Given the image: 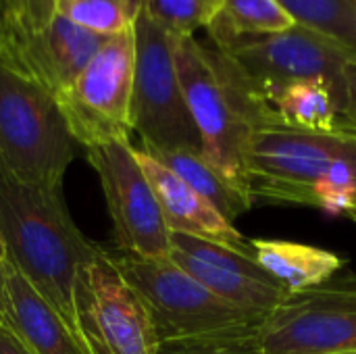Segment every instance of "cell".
<instances>
[{
	"label": "cell",
	"instance_id": "30bf717a",
	"mask_svg": "<svg viewBox=\"0 0 356 354\" xmlns=\"http://www.w3.org/2000/svg\"><path fill=\"white\" fill-rule=\"evenodd\" d=\"M265 354H355L356 284L290 294L259 325Z\"/></svg>",
	"mask_w": 356,
	"mask_h": 354
},
{
	"label": "cell",
	"instance_id": "d4e9b609",
	"mask_svg": "<svg viewBox=\"0 0 356 354\" xmlns=\"http://www.w3.org/2000/svg\"><path fill=\"white\" fill-rule=\"evenodd\" d=\"M342 129L356 134V61H348L344 69V102H342Z\"/></svg>",
	"mask_w": 356,
	"mask_h": 354
},
{
	"label": "cell",
	"instance_id": "4dcf8cb0",
	"mask_svg": "<svg viewBox=\"0 0 356 354\" xmlns=\"http://www.w3.org/2000/svg\"><path fill=\"white\" fill-rule=\"evenodd\" d=\"M355 354H356V353H355Z\"/></svg>",
	"mask_w": 356,
	"mask_h": 354
},
{
	"label": "cell",
	"instance_id": "7a4b0ae2",
	"mask_svg": "<svg viewBox=\"0 0 356 354\" xmlns=\"http://www.w3.org/2000/svg\"><path fill=\"white\" fill-rule=\"evenodd\" d=\"M0 238L6 261L79 336L75 284L98 246L73 223L63 190L23 184L0 167Z\"/></svg>",
	"mask_w": 356,
	"mask_h": 354
},
{
	"label": "cell",
	"instance_id": "f1b7e54d",
	"mask_svg": "<svg viewBox=\"0 0 356 354\" xmlns=\"http://www.w3.org/2000/svg\"><path fill=\"white\" fill-rule=\"evenodd\" d=\"M0 259H6V255H4V244H2V238H0Z\"/></svg>",
	"mask_w": 356,
	"mask_h": 354
},
{
	"label": "cell",
	"instance_id": "44dd1931",
	"mask_svg": "<svg viewBox=\"0 0 356 354\" xmlns=\"http://www.w3.org/2000/svg\"><path fill=\"white\" fill-rule=\"evenodd\" d=\"M144 0H58L56 15L96 35L111 38L131 31Z\"/></svg>",
	"mask_w": 356,
	"mask_h": 354
},
{
	"label": "cell",
	"instance_id": "4fadbf2b",
	"mask_svg": "<svg viewBox=\"0 0 356 354\" xmlns=\"http://www.w3.org/2000/svg\"><path fill=\"white\" fill-rule=\"evenodd\" d=\"M171 261L215 296L246 311L269 315L292 294L252 252L188 234H171Z\"/></svg>",
	"mask_w": 356,
	"mask_h": 354
},
{
	"label": "cell",
	"instance_id": "ffe728a7",
	"mask_svg": "<svg viewBox=\"0 0 356 354\" xmlns=\"http://www.w3.org/2000/svg\"><path fill=\"white\" fill-rule=\"evenodd\" d=\"M296 25L313 29L356 61V4L355 0H277Z\"/></svg>",
	"mask_w": 356,
	"mask_h": 354
},
{
	"label": "cell",
	"instance_id": "d6986e66",
	"mask_svg": "<svg viewBox=\"0 0 356 354\" xmlns=\"http://www.w3.org/2000/svg\"><path fill=\"white\" fill-rule=\"evenodd\" d=\"M150 156L171 169L179 179H184L190 188H194L200 196H204L227 221H236L240 215L252 209L254 200L240 190H236L207 159L202 152L192 150H154L144 148Z\"/></svg>",
	"mask_w": 356,
	"mask_h": 354
},
{
	"label": "cell",
	"instance_id": "484cf974",
	"mask_svg": "<svg viewBox=\"0 0 356 354\" xmlns=\"http://www.w3.org/2000/svg\"><path fill=\"white\" fill-rule=\"evenodd\" d=\"M0 354H33L25 342L8 328V325H0Z\"/></svg>",
	"mask_w": 356,
	"mask_h": 354
},
{
	"label": "cell",
	"instance_id": "83f0119b",
	"mask_svg": "<svg viewBox=\"0 0 356 354\" xmlns=\"http://www.w3.org/2000/svg\"><path fill=\"white\" fill-rule=\"evenodd\" d=\"M346 215H348V217H350V219L356 223V198H355V202H353V207H350V211H348Z\"/></svg>",
	"mask_w": 356,
	"mask_h": 354
},
{
	"label": "cell",
	"instance_id": "5b68a950",
	"mask_svg": "<svg viewBox=\"0 0 356 354\" xmlns=\"http://www.w3.org/2000/svg\"><path fill=\"white\" fill-rule=\"evenodd\" d=\"M115 263L144 300L161 342L250 330L267 317L215 296L171 257L146 259L123 252Z\"/></svg>",
	"mask_w": 356,
	"mask_h": 354
},
{
	"label": "cell",
	"instance_id": "e0dca14e",
	"mask_svg": "<svg viewBox=\"0 0 356 354\" xmlns=\"http://www.w3.org/2000/svg\"><path fill=\"white\" fill-rule=\"evenodd\" d=\"M294 25V19L277 0H223L209 33L217 50L232 52L250 40L288 31Z\"/></svg>",
	"mask_w": 356,
	"mask_h": 354
},
{
	"label": "cell",
	"instance_id": "ac0fdd59",
	"mask_svg": "<svg viewBox=\"0 0 356 354\" xmlns=\"http://www.w3.org/2000/svg\"><path fill=\"white\" fill-rule=\"evenodd\" d=\"M280 125L302 131L342 129V104L325 81H296L267 98Z\"/></svg>",
	"mask_w": 356,
	"mask_h": 354
},
{
	"label": "cell",
	"instance_id": "4316f807",
	"mask_svg": "<svg viewBox=\"0 0 356 354\" xmlns=\"http://www.w3.org/2000/svg\"><path fill=\"white\" fill-rule=\"evenodd\" d=\"M8 323V290H6V259H0V325Z\"/></svg>",
	"mask_w": 356,
	"mask_h": 354
},
{
	"label": "cell",
	"instance_id": "ba28073f",
	"mask_svg": "<svg viewBox=\"0 0 356 354\" xmlns=\"http://www.w3.org/2000/svg\"><path fill=\"white\" fill-rule=\"evenodd\" d=\"M75 317L90 354H159L161 340L144 300L100 246L79 271Z\"/></svg>",
	"mask_w": 356,
	"mask_h": 354
},
{
	"label": "cell",
	"instance_id": "9c48e42d",
	"mask_svg": "<svg viewBox=\"0 0 356 354\" xmlns=\"http://www.w3.org/2000/svg\"><path fill=\"white\" fill-rule=\"evenodd\" d=\"M86 156L100 179L121 250L146 259L171 257V232L131 142L98 144L86 148Z\"/></svg>",
	"mask_w": 356,
	"mask_h": 354
},
{
	"label": "cell",
	"instance_id": "2e32d148",
	"mask_svg": "<svg viewBox=\"0 0 356 354\" xmlns=\"http://www.w3.org/2000/svg\"><path fill=\"white\" fill-rule=\"evenodd\" d=\"M254 259L292 294L325 286L342 267L338 255L288 240H250Z\"/></svg>",
	"mask_w": 356,
	"mask_h": 354
},
{
	"label": "cell",
	"instance_id": "7402d4cb",
	"mask_svg": "<svg viewBox=\"0 0 356 354\" xmlns=\"http://www.w3.org/2000/svg\"><path fill=\"white\" fill-rule=\"evenodd\" d=\"M223 0H144L142 13L173 38L194 35L217 19Z\"/></svg>",
	"mask_w": 356,
	"mask_h": 354
},
{
	"label": "cell",
	"instance_id": "52a82bcc",
	"mask_svg": "<svg viewBox=\"0 0 356 354\" xmlns=\"http://www.w3.org/2000/svg\"><path fill=\"white\" fill-rule=\"evenodd\" d=\"M136 79V27L111 35L56 96L65 121L79 146L92 148L113 140H129Z\"/></svg>",
	"mask_w": 356,
	"mask_h": 354
},
{
	"label": "cell",
	"instance_id": "3957f363",
	"mask_svg": "<svg viewBox=\"0 0 356 354\" xmlns=\"http://www.w3.org/2000/svg\"><path fill=\"white\" fill-rule=\"evenodd\" d=\"M248 177L254 202L348 213L356 198V134L261 127L250 142Z\"/></svg>",
	"mask_w": 356,
	"mask_h": 354
},
{
	"label": "cell",
	"instance_id": "6da1fadb",
	"mask_svg": "<svg viewBox=\"0 0 356 354\" xmlns=\"http://www.w3.org/2000/svg\"><path fill=\"white\" fill-rule=\"evenodd\" d=\"M173 54L204 159L236 190L252 198L248 177L252 134L280 125L277 117L232 54L204 48L194 35L173 38Z\"/></svg>",
	"mask_w": 356,
	"mask_h": 354
},
{
	"label": "cell",
	"instance_id": "8992f818",
	"mask_svg": "<svg viewBox=\"0 0 356 354\" xmlns=\"http://www.w3.org/2000/svg\"><path fill=\"white\" fill-rule=\"evenodd\" d=\"M131 131L142 138L144 148L202 152L200 136L177 75L173 35L144 13L136 23Z\"/></svg>",
	"mask_w": 356,
	"mask_h": 354
},
{
	"label": "cell",
	"instance_id": "5bb4252c",
	"mask_svg": "<svg viewBox=\"0 0 356 354\" xmlns=\"http://www.w3.org/2000/svg\"><path fill=\"white\" fill-rule=\"evenodd\" d=\"M134 150L156 194L161 213L171 234H188L194 238L252 252L250 242L204 196H200L194 188H190L184 179H179L171 169H167L146 150L136 146Z\"/></svg>",
	"mask_w": 356,
	"mask_h": 354
},
{
	"label": "cell",
	"instance_id": "277c9868",
	"mask_svg": "<svg viewBox=\"0 0 356 354\" xmlns=\"http://www.w3.org/2000/svg\"><path fill=\"white\" fill-rule=\"evenodd\" d=\"M77 148L56 98L0 67V167L23 184L63 190Z\"/></svg>",
	"mask_w": 356,
	"mask_h": 354
},
{
	"label": "cell",
	"instance_id": "f546056e",
	"mask_svg": "<svg viewBox=\"0 0 356 354\" xmlns=\"http://www.w3.org/2000/svg\"><path fill=\"white\" fill-rule=\"evenodd\" d=\"M355 4H356V0H355Z\"/></svg>",
	"mask_w": 356,
	"mask_h": 354
},
{
	"label": "cell",
	"instance_id": "cb8c5ba5",
	"mask_svg": "<svg viewBox=\"0 0 356 354\" xmlns=\"http://www.w3.org/2000/svg\"><path fill=\"white\" fill-rule=\"evenodd\" d=\"M58 0H0V21L40 29L54 21Z\"/></svg>",
	"mask_w": 356,
	"mask_h": 354
},
{
	"label": "cell",
	"instance_id": "9a60e30c",
	"mask_svg": "<svg viewBox=\"0 0 356 354\" xmlns=\"http://www.w3.org/2000/svg\"><path fill=\"white\" fill-rule=\"evenodd\" d=\"M8 328L33 354H90L79 336L6 261Z\"/></svg>",
	"mask_w": 356,
	"mask_h": 354
},
{
	"label": "cell",
	"instance_id": "7c38bea8",
	"mask_svg": "<svg viewBox=\"0 0 356 354\" xmlns=\"http://www.w3.org/2000/svg\"><path fill=\"white\" fill-rule=\"evenodd\" d=\"M104 40L58 15L40 29L0 21V67L56 98L73 83Z\"/></svg>",
	"mask_w": 356,
	"mask_h": 354
},
{
	"label": "cell",
	"instance_id": "603a6c76",
	"mask_svg": "<svg viewBox=\"0 0 356 354\" xmlns=\"http://www.w3.org/2000/svg\"><path fill=\"white\" fill-rule=\"evenodd\" d=\"M159 354H265L259 342V325L198 338L161 342Z\"/></svg>",
	"mask_w": 356,
	"mask_h": 354
},
{
	"label": "cell",
	"instance_id": "8fae6325",
	"mask_svg": "<svg viewBox=\"0 0 356 354\" xmlns=\"http://www.w3.org/2000/svg\"><path fill=\"white\" fill-rule=\"evenodd\" d=\"M240 65L254 92L267 102L277 90L296 81H325L344 102V69L355 61L330 38L294 25L288 31L250 40L227 52Z\"/></svg>",
	"mask_w": 356,
	"mask_h": 354
}]
</instances>
